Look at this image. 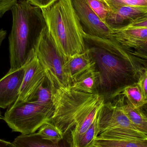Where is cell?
<instances>
[{"label":"cell","mask_w":147,"mask_h":147,"mask_svg":"<svg viewBox=\"0 0 147 147\" xmlns=\"http://www.w3.org/2000/svg\"><path fill=\"white\" fill-rule=\"evenodd\" d=\"M54 110V106H43L31 101L14 103L9 107L3 119L13 132L30 134L50 121Z\"/></svg>","instance_id":"6"},{"label":"cell","mask_w":147,"mask_h":147,"mask_svg":"<svg viewBox=\"0 0 147 147\" xmlns=\"http://www.w3.org/2000/svg\"><path fill=\"white\" fill-rule=\"evenodd\" d=\"M86 41L94 45L89 48L99 72L98 86L109 93L119 96L126 87L138 83L147 68V62L133 54L113 39L103 38L86 34Z\"/></svg>","instance_id":"1"},{"label":"cell","mask_w":147,"mask_h":147,"mask_svg":"<svg viewBox=\"0 0 147 147\" xmlns=\"http://www.w3.org/2000/svg\"><path fill=\"white\" fill-rule=\"evenodd\" d=\"M98 136V112L90 127L74 142V147H93V142Z\"/></svg>","instance_id":"19"},{"label":"cell","mask_w":147,"mask_h":147,"mask_svg":"<svg viewBox=\"0 0 147 147\" xmlns=\"http://www.w3.org/2000/svg\"><path fill=\"white\" fill-rule=\"evenodd\" d=\"M38 133L43 139L53 142L60 141L64 136L61 131L50 121L43 124L38 129Z\"/></svg>","instance_id":"21"},{"label":"cell","mask_w":147,"mask_h":147,"mask_svg":"<svg viewBox=\"0 0 147 147\" xmlns=\"http://www.w3.org/2000/svg\"><path fill=\"white\" fill-rule=\"evenodd\" d=\"M34 48L45 73L53 94L59 88L71 85L64 71L66 59L56 47L46 26L40 32Z\"/></svg>","instance_id":"5"},{"label":"cell","mask_w":147,"mask_h":147,"mask_svg":"<svg viewBox=\"0 0 147 147\" xmlns=\"http://www.w3.org/2000/svg\"><path fill=\"white\" fill-rule=\"evenodd\" d=\"M121 94L125 96L132 105L136 109H139L145 104L138 83L126 87L120 95Z\"/></svg>","instance_id":"20"},{"label":"cell","mask_w":147,"mask_h":147,"mask_svg":"<svg viewBox=\"0 0 147 147\" xmlns=\"http://www.w3.org/2000/svg\"><path fill=\"white\" fill-rule=\"evenodd\" d=\"M100 96L77 90L71 85L59 88L53 94L54 110L50 122L64 136L73 129L80 114Z\"/></svg>","instance_id":"4"},{"label":"cell","mask_w":147,"mask_h":147,"mask_svg":"<svg viewBox=\"0 0 147 147\" xmlns=\"http://www.w3.org/2000/svg\"><path fill=\"white\" fill-rule=\"evenodd\" d=\"M12 143L15 147H74L71 132L65 135L58 142L43 139L37 132L21 134L15 138Z\"/></svg>","instance_id":"14"},{"label":"cell","mask_w":147,"mask_h":147,"mask_svg":"<svg viewBox=\"0 0 147 147\" xmlns=\"http://www.w3.org/2000/svg\"><path fill=\"white\" fill-rule=\"evenodd\" d=\"M99 72L96 68L91 69L79 76L71 84L77 90L88 93L94 92L98 86Z\"/></svg>","instance_id":"16"},{"label":"cell","mask_w":147,"mask_h":147,"mask_svg":"<svg viewBox=\"0 0 147 147\" xmlns=\"http://www.w3.org/2000/svg\"><path fill=\"white\" fill-rule=\"evenodd\" d=\"M25 73L19 97L15 103L32 101L47 79L45 73L34 53L24 65Z\"/></svg>","instance_id":"7"},{"label":"cell","mask_w":147,"mask_h":147,"mask_svg":"<svg viewBox=\"0 0 147 147\" xmlns=\"http://www.w3.org/2000/svg\"><path fill=\"white\" fill-rule=\"evenodd\" d=\"M85 32L103 38L112 39V29L97 15L86 0H71Z\"/></svg>","instance_id":"8"},{"label":"cell","mask_w":147,"mask_h":147,"mask_svg":"<svg viewBox=\"0 0 147 147\" xmlns=\"http://www.w3.org/2000/svg\"><path fill=\"white\" fill-rule=\"evenodd\" d=\"M7 34V32L5 30H3V29L0 30V47H1L3 41L6 38Z\"/></svg>","instance_id":"32"},{"label":"cell","mask_w":147,"mask_h":147,"mask_svg":"<svg viewBox=\"0 0 147 147\" xmlns=\"http://www.w3.org/2000/svg\"><path fill=\"white\" fill-rule=\"evenodd\" d=\"M0 117H1V112H0Z\"/></svg>","instance_id":"33"},{"label":"cell","mask_w":147,"mask_h":147,"mask_svg":"<svg viewBox=\"0 0 147 147\" xmlns=\"http://www.w3.org/2000/svg\"><path fill=\"white\" fill-rule=\"evenodd\" d=\"M93 147H147V138L143 140H115L96 139Z\"/></svg>","instance_id":"18"},{"label":"cell","mask_w":147,"mask_h":147,"mask_svg":"<svg viewBox=\"0 0 147 147\" xmlns=\"http://www.w3.org/2000/svg\"><path fill=\"white\" fill-rule=\"evenodd\" d=\"M147 28V14L135 20L124 28Z\"/></svg>","instance_id":"27"},{"label":"cell","mask_w":147,"mask_h":147,"mask_svg":"<svg viewBox=\"0 0 147 147\" xmlns=\"http://www.w3.org/2000/svg\"><path fill=\"white\" fill-rule=\"evenodd\" d=\"M112 39L123 47L134 50L147 42V28H130L112 29Z\"/></svg>","instance_id":"11"},{"label":"cell","mask_w":147,"mask_h":147,"mask_svg":"<svg viewBox=\"0 0 147 147\" xmlns=\"http://www.w3.org/2000/svg\"><path fill=\"white\" fill-rule=\"evenodd\" d=\"M133 54L147 62V42L138 49L133 50Z\"/></svg>","instance_id":"28"},{"label":"cell","mask_w":147,"mask_h":147,"mask_svg":"<svg viewBox=\"0 0 147 147\" xmlns=\"http://www.w3.org/2000/svg\"><path fill=\"white\" fill-rule=\"evenodd\" d=\"M0 147H15L13 143L0 139Z\"/></svg>","instance_id":"31"},{"label":"cell","mask_w":147,"mask_h":147,"mask_svg":"<svg viewBox=\"0 0 147 147\" xmlns=\"http://www.w3.org/2000/svg\"><path fill=\"white\" fill-rule=\"evenodd\" d=\"M139 109L142 115L147 120V103L145 104L144 105L140 107Z\"/></svg>","instance_id":"30"},{"label":"cell","mask_w":147,"mask_h":147,"mask_svg":"<svg viewBox=\"0 0 147 147\" xmlns=\"http://www.w3.org/2000/svg\"><path fill=\"white\" fill-rule=\"evenodd\" d=\"M110 9L122 6L147 7V0H105Z\"/></svg>","instance_id":"24"},{"label":"cell","mask_w":147,"mask_h":147,"mask_svg":"<svg viewBox=\"0 0 147 147\" xmlns=\"http://www.w3.org/2000/svg\"><path fill=\"white\" fill-rule=\"evenodd\" d=\"M146 136L136 129L128 128H115L104 131L99 134L96 139L115 140H143L147 139Z\"/></svg>","instance_id":"17"},{"label":"cell","mask_w":147,"mask_h":147,"mask_svg":"<svg viewBox=\"0 0 147 147\" xmlns=\"http://www.w3.org/2000/svg\"></svg>","instance_id":"34"},{"label":"cell","mask_w":147,"mask_h":147,"mask_svg":"<svg viewBox=\"0 0 147 147\" xmlns=\"http://www.w3.org/2000/svg\"><path fill=\"white\" fill-rule=\"evenodd\" d=\"M41 10L48 33L66 60L86 51L85 32L71 0H57Z\"/></svg>","instance_id":"3"},{"label":"cell","mask_w":147,"mask_h":147,"mask_svg":"<svg viewBox=\"0 0 147 147\" xmlns=\"http://www.w3.org/2000/svg\"><path fill=\"white\" fill-rule=\"evenodd\" d=\"M31 102L45 106H53V93L50 85L47 87L42 86Z\"/></svg>","instance_id":"22"},{"label":"cell","mask_w":147,"mask_h":147,"mask_svg":"<svg viewBox=\"0 0 147 147\" xmlns=\"http://www.w3.org/2000/svg\"><path fill=\"white\" fill-rule=\"evenodd\" d=\"M92 10L102 19L105 20L110 8L105 0H86Z\"/></svg>","instance_id":"23"},{"label":"cell","mask_w":147,"mask_h":147,"mask_svg":"<svg viewBox=\"0 0 147 147\" xmlns=\"http://www.w3.org/2000/svg\"><path fill=\"white\" fill-rule=\"evenodd\" d=\"M13 25L9 37L10 70L23 67L35 53L34 46L46 26L41 9L28 0H18L12 9Z\"/></svg>","instance_id":"2"},{"label":"cell","mask_w":147,"mask_h":147,"mask_svg":"<svg viewBox=\"0 0 147 147\" xmlns=\"http://www.w3.org/2000/svg\"><path fill=\"white\" fill-rule=\"evenodd\" d=\"M105 103L104 97L101 95L97 100L86 107L80 114L75 121L74 127L71 131L73 144L77 139L90 127L95 120L98 112Z\"/></svg>","instance_id":"13"},{"label":"cell","mask_w":147,"mask_h":147,"mask_svg":"<svg viewBox=\"0 0 147 147\" xmlns=\"http://www.w3.org/2000/svg\"><path fill=\"white\" fill-rule=\"evenodd\" d=\"M147 14V7L122 6L110 9L105 22L112 29L124 28Z\"/></svg>","instance_id":"10"},{"label":"cell","mask_w":147,"mask_h":147,"mask_svg":"<svg viewBox=\"0 0 147 147\" xmlns=\"http://www.w3.org/2000/svg\"><path fill=\"white\" fill-rule=\"evenodd\" d=\"M145 104L147 103V68L142 74L138 82Z\"/></svg>","instance_id":"25"},{"label":"cell","mask_w":147,"mask_h":147,"mask_svg":"<svg viewBox=\"0 0 147 147\" xmlns=\"http://www.w3.org/2000/svg\"><path fill=\"white\" fill-rule=\"evenodd\" d=\"M117 100V103L125 112L136 130L147 136V120L142 115L139 109L132 105L123 95Z\"/></svg>","instance_id":"15"},{"label":"cell","mask_w":147,"mask_h":147,"mask_svg":"<svg viewBox=\"0 0 147 147\" xmlns=\"http://www.w3.org/2000/svg\"><path fill=\"white\" fill-rule=\"evenodd\" d=\"M25 73V67L9 70L0 79V108L5 109L18 99Z\"/></svg>","instance_id":"9"},{"label":"cell","mask_w":147,"mask_h":147,"mask_svg":"<svg viewBox=\"0 0 147 147\" xmlns=\"http://www.w3.org/2000/svg\"><path fill=\"white\" fill-rule=\"evenodd\" d=\"M95 68L96 63L92 57L89 48H87L83 53L67 58L64 65L63 69L71 85L82 74Z\"/></svg>","instance_id":"12"},{"label":"cell","mask_w":147,"mask_h":147,"mask_svg":"<svg viewBox=\"0 0 147 147\" xmlns=\"http://www.w3.org/2000/svg\"><path fill=\"white\" fill-rule=\"evenodd\" d=\"M34 6L40 9L44 8L52 4L57 0H28Z\"/></svg>","instance_id":"29"},{"label":"cell","mask_w":147,"mask_h":147,"mask_svg":"<svg viewBox=\"0 0 147 147\" xmlns=\"http://www.w3.org/2000/svg\"><path fill=\"white\" fill-rule=\"evenodd\" d=\"M18 0H0V17H1L5 13L12 9L13 6Z\"/></svg>","instance_id":"26"}]
</instances>
